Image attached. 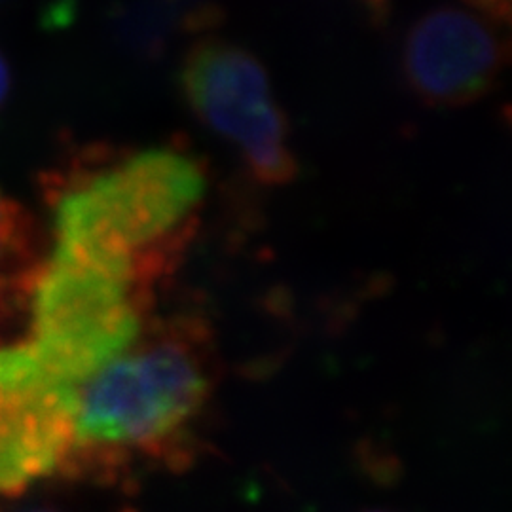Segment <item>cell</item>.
I'll return each instance as SVG.
<instances>
[{
  "label": "cell",
  "mask_w": 512,
  "mask_h": 512,
  "mask_svg": "<svg viewBox=\"0 0 512 512\" xmlns=\"http://www.w3.org/2000/svg\"><path fill=\"white\" fill-rule=\"evenodd\" d=\"M205 192L202 162L171 145L78 167L52 190L55 245L124 260L156 291L190 241Z\"/></svg>",
  "instance_id": "cell-1"
},
{
  "label": "cell",
  "mask_w": 512,
  "mask_h": 512,
  "mask_svg": "<svg viewBox=\"0 0 512 512\" xmlns=\"http://www.w3.org/2000/svg\"><path fill=\"white\" fill-rule=\"evenodd\" d=\"M366 512H389V511H366Z\"/></svg>",
  "instance_id": "cell-10"
},
{
  "label": "cell",
  "mask_w": 512,
  "mask_h": 512,
  "mask_svg": "<svg viewBox=\"0 0 512 512\" xmlns=\"http://www.w3.org/2000/svg\"><path fill=\"white\" fill-rule=\"evenodd\" d=\"M78 387L31 344L0 348V494L21 490L73 456Z\"/></svg>",
  "instance_id": "cell-5"
},
{
  "label": "cell",
  "mask_w": 512,
  "mask_h": 512,
  "mask_svg": "<svg viewBox=\"0 0 512 512\" xmlns=\"http://www.w3.org/2000/svg\"><path fill=\"white\" fill-rule=\"evenodd\" d=\"M10 90H12V71H10L8 59L0 52V110L4 109Z\"/></svg>",
  "instance_id": "cell-9"
},
{
  "label": "cell",
  "mask_w": 512,
  "mask_h": 512,
  "mask_svg": "<svg viewBox=\"0 0 512 512\" xmlns=\"http://www.w3.org/2000/svg\"><path fill=\"white\" fill-rule=\"evenodd\" d=\"M512 65V31L469 6L440 4L416 19L403 42V74L425 105L456 109L494 90Z\"/></svg>",
  "instance_id": "cell-6"
},
{
  "label": "cell",
  "mask_w": 512,
  "mask_h": 512,
  "mask_svg": "<svg viewBox=\"0 0 512 512\" xmlns=\"http://www.w3.org/2000/svg\"><path fill=\"white\" fill-rule=\"evenodd\" d=\"M42 262L37 258V230L18 202L0 190V325L29 293Z\"/></svg>",
  "instance_id": "cell-7"
},
{
  "label": "cell",
  "mask_w": 512,
  "mask_h": 512,
  "mask_svg": "<svg viewBox=\"0 0 512 512\" xmlns=\"http://www.w3.org/2000/svg\"><path fill=\"white\" fill-rule=\"evenodd\" d=\"M211 334L194 317L145 327L78 387L73 456L114 458L171 444L213 395Z\"/></svg>",
  "instance_id": "cell-2"
},
{
  "label": "cell",
  "mask_w": 512,
  "mask_h": 512,
  "mask_svg": "<svg viewBox=\"0 0 512 512\" xmlns=\"http://www.w3.org/2000/svg\"><path fill=\"white\" fill-rule=\"evenodd\" d=\"M179 90L192 114L236 152L255 183H293L298 164L289 124L266 67L251 50L220 37L184 54Z\"/></svg>",
  "instance_id": "cell-4"
},
{
  "label": "cell",
  "mask_w": 512,
  "mask_h": 512,
  "mask_svg": "<svg viewBox=\"0 0 512 512\" xmlns=\"http://www.w3.org/2000/svg\"><path fill=\"white\" fill-rule=\"evenodd\" d=\"M478 14L512 31V0H461Z\"/></svg>",
  "instance_id": "cell-8"
},
{
  "label": "cell",
  "mask_w": 512,
  "mask_h": 512,
  "mask_svg": "<svg viewBox=\"0 0 512 512\" xmlns=\"http://www.w3.org/2000/svg\"><path fill=\"white\" fill-rule=\"evenodd\" d=\"M54 247L29 293L31 346L80 387L139 338L154 289L124 260Z\"/></svg>",
  "instance_id": "cell-3"
}]
</instances>
